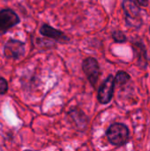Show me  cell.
<instances>
[{
    "instance_id": "obj_1",
    "label": "cell",
    "mask_w": 150,
    "mask_h": 151,
    "mask_svg": "<svg viewBox=\"0 0 150 151\" xmlns=\"http://www.w3.org/2000/svg\"><path fill=\"white\" fill-rule=\"evenodd\" d=\"M109 142L115 146H123L129 140V129L122 123H114L107 130Z\"/></svg>"
},
{
    "instance_id": "obj_2",
    "label": "cell",
    "mask_w": 150,
    "mask_h": 151,
    "mask_svg": "<svg viewBox=\"0 0 150 151\" xmlns=\"http://www.w3.org/2000/svg\"><path fill=\"white\" fill-rule=\"evenodd\" d=\"M19 18L17 13L11 9H3L0 11V35L5 34L9 29L19 23Z\"/></svg>"
},
{
    "instance_id": "obj_3",
    "label": "cell",
    "mask_w": 150,
    "mask_h": 151,
    "mask_svg": "<svg viewBox=\"0 0 150 151\" xmlns=\"http://www.w3.org/2000/svg\"><path fill=\"white\" fill-rule=\"evenodd\" d=\"M114 87H115L114 77L112 75H110L103 82V84L101 85L98 90L97 98L101 104H106L111 102L113 96V93H114Z\"/></svg>"
},
{
    "instance_id": "obj_4",
    "label": "cell",
    "mask_w": 150,
    "mask_h": 151,
    "mask_svg": "<svg viewBox=\"0 0 150 151\" xmlns=\"http://www.w3.org/2000/svg\"><path fill=\"white\" fill-rule=\"evenodd\" d=\"M82 69L90 83L93 86H95L100 75V68L96 59H95L94 58H86L83 61Z\"/></svg>"
},
{
    "instance_id": "obj_5",
    "label": "cell",
    "mask_w": 150,
    "mask_h": 151,
    "mask_svg": "<svg viewBox=\"0 0 150 151\" xmlns=\"http://www.w3.org/2000/svg\"><path fill=\"white\" fill-rule=\"evenodd\" d=\"M4 54L8 58H19L25 54V44L24 42L11 39L4 47Z\"/></svg>"
},
{
    "instance_id": "obj_6",
    "label": "cell",
    "mask_w": 150,
    "mask_h": 151,
    "mask_svg": "<svg viewBox=\"0 0 150 151\" xmlns=\"http://www.w3.org/2000/svg\"><path fill=\"white\" fill-rule=\"evenodd\" d=\"M40 34L43 36L59 41L60 42H65L66 41H69V38H67L63 32H61V31H59V30H57V29L47 25V24H43L41 27Z\"/></svg>"
},
{
    "instance_id": "obj_7",
    "label": "cell",
    "mask_w": 150,
    "mask_h": 151,
    "mask_svg": "<svg viewBox=\"0 0 150 151\" xmlns=\"http://www.w3.org/2000/svg\"><path fill=\"white\" fill-rule=\"evenodd\" d=\"M123 9L128 19H136L140 15L139 5L133 0H125L123 2Z\"/></svg>"
},
{
    "instance_id": "obj_8",
    "label": "cell",
    "mask_w": 150,
    "mask_h": 151,
    "mask_svg": "<svg viewBox=\"0 0 150 151\" xmlns=\"http://www.w3.org/2000/svg\"><path fill=\"white\" fill-rule=\"evenodd\" d=\"M129 80H130V75L124 71L118 72L116 77L114 78L115 84H118V85H125Z\"/></svg>"
},
{
    "instance_id": "obj_9",
    "label": "cell",
    "mask_w": 150,
    "mask_h": 151,
    "mask_svg": "<svg viewBox=\"0 0 150 151\" xmlns=\"http://www.w3.org/2000/svg\"><path fill=\"white\" fill-rule=\"evenodd\" d=\"M112 37L117 42H124L126 40V35L121 31H115L112 35Z\"/></svg>"
},
{
    "instance_id": "obj_10",
    "label": "cell",
    "mask_w": 150,
    "mask_h": 151,
    "mask_svg": "<svg viewBox=\"0 0 150 151\" xmlns=\"http://www.w3.org/2000/svg\"><path fill=\"white\" fill-rule=\"evenodd\" d=\"M8 89V84L4 78H0V95L5 94Z\"/></svg>"
},
{
    "instance_id": "obj_11",
    "label": "cell",
    "mask_w": 150,
    "mask_h": 151,
    "mask_svg": "<svg viewBox=\"0 0 150 151\" xmlns=\"http://www.w3.org/2000/svg\"><path fill=\"white\" fill-rule=\"evenodd\" d=\"M138 2H139L141 5H143V6H146V5L148 4V1H147V0H138Z\"/></svg>"
}]
</instances>
